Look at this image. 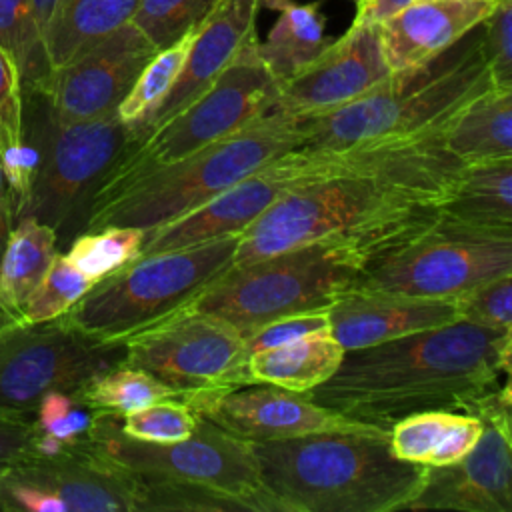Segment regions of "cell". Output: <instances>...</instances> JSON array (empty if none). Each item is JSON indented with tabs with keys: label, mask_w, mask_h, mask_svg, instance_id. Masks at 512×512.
<instances>
[{
	"label": "cell",
	"mask_w": 512,
	"mask_h": 512,
	"mask_svg": "<svg viewBox=\"0 0 512 512\" xmlns=\"http://www.w3.org/2000/svg\"><path fill=\"white\" fill-rule=\"evenodd\" d=\"M198 26H194L174 44L158 50L146 62V66L140 70L138 78L134 80L132 88L116 108V114L120 116V120L128 122L130 126H136L164 100V96L170 92V88L174 86L176 78L184 68V62L194 42Z\"/></svg>",
	"instance_id": "obj_31"
},
{
	"label": "cell",
	"mask_w": 512,
	"mask_h": 512,
	"mask_svg": "<svg viewBox=\"0 0 512 512\" xmlns=\"http://www.w3.org/2000/svg\"><path fill=\"white\" fill-rule=\"evenodd\" d=\"M82 442L138 480L210 486L248 504L250 512H282L260 480L252 444L198 414L192 436L146 442L122 432L120 416L94 412Z\"/></svg>",
	"instance_id": "obj_9"
},
{
	"label": "cell",
	"mask_w": 512,
	"mask_h": 512,
	"mask_svg": "<svg viewBox=\"0 0 512 512\" xmlns=\"http://www.w3.org/2000/svg\"><path fill=\"white\" fill-rule=\"evenodd\" d=\"M72 396L80 406L88 410L106 412L120 418L158 400L182 398L174 388H170L150 372L128 364H120L96 376L94 380L78 388Z\"/></svg>",
	"instance_id": "obj_29"
},
{
	"label": "cell",
	"mask_w": 512,
	"mask_h": 512,
	"mask_svg": "<svg viewBox=\"0 0 512 512\" xmlns=\"http://www.w3.org/2000/svg\"><path fill=\"white\" fill-rule=\"evenodd\" d=\"M492 86L480 24L434 58L390 72L364 96L330 112L300 118V148L338 150L442 136L446 122Z\"/></svg>",
	"instance_id": "obj_5"
},
{
	"label": "cell",
	"mask_w": 512,
	"mask_h": 512,
	"mask_svg": "<svg viewBox=\"0 0 512 512\" xmlns=\"http://www.w3.org/2000/svg\"><path fill=\"white\" fill-rule=\"evenodd\" d=\"M138 504L136 512L154 510H186V512H226V510H250L240 498L200 484L162 482V480H138Z\"/></svg>",
	"instance_id": "obj_34"
},
{
	"label": "cell",
	"mask_w": 512,
	"mask_h": 512,
	"mask_svg": "<svg viewBox=\"0 0 512 512\" xmlns=\"http://www.w3.org/2000/svg\"><path fill=\"white\" fill-rule=\"evenodd\" d=\"M302 144V120L270 110L174 162L124 176H106L88 206L82 232L106 226L158 228Z\"/></svg>",
	"instance_id": "obj_4"
},
{
	"label": "cell",
	"mask_w": 512,
	"mask_h": 512,
	"mask_svg": "<svg viewBox=\"0 0 512 512\" xmlns=\"http://www.w3.org/2000/svg\"><path fill=\"white\" fill-rule=\"evenodd\" d=\"M36 426L32 418H16L0 414V470L32 456Z\"/></svg>",
	"instance_id": "obj_44"
},
{
	"label": "cell",
	"mask_w": 512,
	"mask_h": 512,
	"mask_svg": "<svg viewBox=\"0 0 512 512\" xmlns=\"http://www.w3.org/2000/svg\"><path fill=\"white\" fill-rule=\"evenodd\" d=\"M12 226H14V218L8 210L0 208V260H2V254H4V248H6V242L10 238V232H12Z\"/></svg>",
	"instance_id": "obj_47"
},
{
	"label": "cell",
	"mask_w": 512,
	"mask_h": 512,
	"mask_svg": "<svg viewBox=\"0 0 512 512\" xmlns=\"http://www.w3.org/2000/svg\"><path fill=\"white\" fill-rule=\"evenodd\" d=\"M260 6L278 12L264 42H258V56L270 74L284 82L314 60L332 40L326 36V18L318 2L262 0Z\"/></svg>",
	"instance_id": "obj_28"
},
{
	"label": "cell",
	"mask_w": 512,
	"mask_h": 512,
	"mask_svg": "<svg viewBox=\"0 0 512 512\" xmlns=\"http://www.w3.org/2000/svg\"><path fill=\"white\" fill-rule=\"evenodd\" d=\"M458 320L492 328L512 330V274L492 278L454 296Z\"/></svg>",
	"instance_id": "obj_38"
},
{
	"label": "cell",
	"mask_w": 512,
	"mask_h": 512,
	"mask_svg": "<svg viewBox=\"0 0 512 512\" xmlns=\"http://www.w3.org/2000/svg\"><path fill=\"white\" fill-rule=\"evenodd\" d=\"M30 2H32V14H34V20H36L38 32L42 36L58 0H30Z\"/></svg>",
	"instance_id": "obj_46"
},
{
	"label": "cell",
	"mask_w": 512,
	"mask_h": 512,
	"mask_svg": "<svg viewBox=\"0 0 512 512\" xmlns=\"http://www.w3.org/2000/svg\"><path fill=\"white\" fill-rule=\"evenodd\" d=\"M442 146L460 162L512 158V88H488L442 128Z\"/></svg>",
	"instance_id": "obj_24"
},
{
	"label": "cell",
	"mask_w": 512,
	"mask_h": 512,
	"mask_svg": "<svg viewBox=\"0 0 512 512\" xmlns=\"http://www.w3.org/2000/svg\"><path fill=\"white\" fill-rule=\"evenodd\" d=\"M0 48L14 62L22 88H42L50 64L30 0H0Z\"/></svg>",
	"instance_id": "obj_30"
},
{
	"label": "cell",
	"mask_w": 512,
	"mask_h": 512,
	"mask_svg": "<svg viewBox=\"0 0 512 512\" xmlns=\"http://www.w3.org/2000/svg\"><path fill=\"white\" fill-rule=\"evenodd\" d=\"M318 180H324V174L314 156L306 148H294L240 178L196 210L146 230L140 256L240 234L280 196Z\"/></svg>",
	"instance_id": "obj_14"
},
{
	"label": "cell",
	"mask_w": 512,
	"mask_h": 512,
	"mask_svg": "<svg viewBox=\"0 0 512 512\" xmlns=\"http://www.w3.org/2000/svg\"><path fill=\"white\" fill-rule=\"evenodd\" d=\"M444 220L512 232V158L464 164L438 202Z\"/></svg>",
	"instance_id": "obj_23"
},
{
	"label": "cell",
	"mask_w": 512,
	"mask_h": 512,
	"mask_svg": "<svg viewBox=\"0 0 512 512\" xmlns=\"http://www.w3.org/2000/svg\"><path fill=\"white\" fill-rule=\"evenodd\" d=\"M216 0H138L132 24L162 50L198 26Z\"/></svg>",
	"instance_id": "obj_35"
},
{
	"label": "cell",
	"mask_w": 512,
	"mask_h": 512,
	"mask_svg": "<svg viewBox=\"0 0 512 512\" xmlns=\"http://www.w3.org/2000/svg\"><path fill=\"white\" fill-rule=\"evenodd\" d=\"M8 474L52 492L68 512H136L138 478L92 452L82 438L56 456L32 454Z\"/></svg>",
	"instance_id": "obj_19"
},
{
	"label": "cell",
	"mask_w": 512,
	"mask_h": 512,
	"mask_svg": "<svg viewBox=\"0 0 512 512\" xmlns=\"http://www.w3.org/2000/svg\"><path fill=\"white\" fill-rule=\"evenodd\" d=\"M328 330V310L318 312H306V314H294L284 316L278 320H272L260 328H256L250 336H246V356L264 348L280 346L286 342H292L296 338H302L306 334Z\"/></svg>",
	"instance_id": "obj_40"
},
{
	"label": "cell",
	"mask_w": 512,
	"mask_h": 512,
	"mask_svg": "<svg viewBox=\"0 0 512 512\" xmlns=\"http://www.w3.org/2000/svg\"><path fill=\"white\" fill-rule=\"evenodd\" d=\"M344 358V348L318 330L292 342L248 354L246 370L254 384H274L292 392H308L326 382Z\"/></svg>",
	"instance_id": "obj_25"
},
{
	"label": "cell",
	"mask_w": 512,
	"mask_h": 512,
	"mask_svg": "<svg viewBox=\"0 0 512 512\" xmlns=\"http://www.w3.org/2000/svg\"><path fill=\"white\" fill-rule=\"evenodd\" d=\"M482 40L492 84L512 88V0H498L482 22Z\"/></svg>",
	"instance_id": "obj_39"
},
{
	"label": "cell",
	"mask_w": 512,
	"mask_h": 512,
	"mask_svg": "<svg viewBox=\"0 0 512 512\" xmlns=\"http://www.w3.org/2000/svg\"><path fill=\"white\" fill-rule=\"evenodd\" d=\"M498 0H414L378 24L392 72L418 66L480 26Z\"/></svg>",
	"instance_id": "obj_22"
},
{
	"label": "cell",
	"mask_w": 512,
	"mask_h": 512,
	"mask_svg": "<svg viewBox=\"0 0 512 512\" xmlns=\"http://www.w3.org/2000/svg\"><path fill=\"white\" fill-rule=\"evenodd\" d=\"M360 268L338 248L308 244L248 264H230L192 302L232 324L244 338L294 314L328 310L354 290Z\"/></svg>",
	"instance_id": "obj_8"
},
{
	"label": "cell",
	"mask_w": 512,
	"mask_h": 512,
	"mask_svg": "<svg viewBox=\"0 0 512 512\" xmlns=\"http://www.w3.org/2000/svg\"><path fill=\"white\" fill-rule=\"evenodd\" d=\"M482 430H484V422L478 416L458 412L454 422L450 424L442 444L432 454L428 466H448V464L462 460L474 448V444L480 440Z\"/></svg>",
	"instance_id": "obj_43"
},
{
	"label": "cell",
	"mask_w": 512,
	"mask_h": 512,
	"mask_svg": "<svg viewBox=\"0 0 512 512\" xmlns=\"http://www.w3.org/2000/svg\"><path fill=\"white\" fill-rule=\"evenodd\" d=\"M512 330L464 320L348 350L336 372L304 392L312 402L382 430L424 410L470 414L510 374Z\"/></svg>",
	"instance_id": "obj_1"
},
{
	"label": "cell",
	"mask_w": 512,
	"mask_h": 512,
	"mask_svg": "<svg viewBox=\"0 0 512 512\" xmlns=\"http://www.w3.org/2000/svg\"><path fill=\"white\" fill-rule=\"evenodd\" d=\"M146 230L106 226L78 234L68 244V260L90 280L98 282L142 254Z\"/></svg>",
	"instance_id": "obj_32"
},
{
	"label": "cell",
	"mask_w": 512,
	"mask_h": 512,
	"mask_svg": "<svg viewBox=\"0 0 512 512\" xmlns=\"http://www.w3.org/2000/svg\"><path fill=\"white\" fill-rule=\"evenodd\" d=\"M406 510L512 512L510 432L494 422L474 448L448 466H428L418 496Z\"/></svg>",
	"instance_id": "obj_18"
},
{
	"label": "cell",
	"mask_w": 512,
	"mask_h": 512,
	"mask_svg": "<svg viewBox=\"0 0 512 512\" xmlns=\"http://www.w3.org/2000/svg\"><path fill=\"white\" fill-rule=\"evenodd\" d=\"M0 208L8 210L14 218V212H12V196H10V188L6 184V178H4V170H2V160H0Z\"/></svg>",
	"instance_id": "obj_48"
},
{
	"label": "cell",
	"mask_w": 512,
	"mask_h": 512,
	"mask_svg": "<svg viewBox=\"0 0 512 512\" xmlns=\"http://www.w3.org/2000/svg\"><path fill=\"white\" fill-rule=\"evenodd\" d=\"M58 254L56 232L34 220L18 218L0 260V326L20 322V310Z\"/></svg>",
	"instance_id": "obj_27"
},
{
	"label": "cell",
	"mask_w": 512,
	"mask_h": 512,
	"mask_svg": "<svg viewBox=\"0 0 512 512\" xmlns=\"http://www.w3.org/2000/svg\"><path fill=\"white\" fill-rule=\"evenodd\" d=\"M458 322L454 298L350 290L328 308V330L344 352Z\"/></svg>",
	"instance_id": "obj_21"
},
{
	"label": "cell",
	"mask_w": 512,
	"mask_h": 512,
	"mask_svg": "<svg viewBox=\"0 0 512 512\" xmlns=\"http://www.w3.org/2000/svg\"><path fill=\"white\" fill-rule=\"evenodd\" d=\"M96 282L82 274L66 254H56L40 284L20 310V322H46L64 316Z\"/></svg>",
	"instance_id": "obj_33"
},
{
	"label": "cell",
	"mask_w": 512,
	"mask_h": 512,
	"mask_svg": "<svg viewBox=\"0 0 512 512\" xmlns=\"http://www.w3.org/2000/svg\"><path fill=\"white\" fill-rule=\"evenodd\" d=\"M4 470H6V468H4ZM4 470H0V474H2V472H4ZM0 512H2V508H0Z\"/></svg>",
	"instance_id": "obj_49"
},
{
	"label": "cell",
	"mask_w": 512,
	"mask_h": 512,
	"mask_svg": "<svg viewBox=\"0 0 512 512\" xmlns=\"http://www.w3.org/2000/svg\"><path fill=\"white\" fill-rule=\"evenodd\" d=\"M22 140V86L10 56L0 48V148Z\"/></svg>",
	"instance_id": "obj_41"
},
{
	"label": "cell",
	"mask_w": 512,
	"mask_h": 512,
	"mask_svg": "<svg viewBox=\"0 0 512 512\" xmlns=\"http://www.w3.org/2000/svg\"><path fill=\"white\" fill-rule=\"evenodd\" d=\"M240 234L138 256L98 280L64 318L82 332L126 342L140 330L190 306L234 260Z\"/></svg>",
	"instance_id": "obj_7"
},
{
	"label": "cell",
	"mask_w": 512,
	"mask_h": 512,
	"mask_svg": "<svg viewBox=\"0 0 512 512\" xmlns=\"http://www.w3.org/2000/svg\"><path fill=\"white\" fill-rule=\"evenodd\" d=\"M456 414L452 410H424L396 420L388 432L392 454L400 460L428 466Z\"/></svg>",
	"instance_id": "obj_37"
},
{
	"label": "cell",
	"mask_w": 512,
	"mask_h": 512,
	"mask_svg": "<svg viewBox=\"0 0 512 512\" xmlns=\"http://www.w3.org/2000/svg\"><path fill=\"white\" fill-rule=\"evenodd\" d=\"M186 402L196 414L248 442L378 428L324 408L304 392L274 384H248L224 392L198 394L186 398Z\"/></svg>",
	"instance_id": "obj_17"
},
{
	"label": "cell",
	"mask_w": 512,
	"mask_h": 512,
	"mask_svg": "<svg viewBox=\"0 0 512 512\" xmlns=\"http://www.w3.org/2000/svg\"><path fill=\"white\" fill-rule=\"evenodd\" d=\"M414 0H358L356 2V22H370V24H380L394 12L402 10Z\"/></svg>",
	"instance_id": "obj_45"
},
{
	"label": "cell",
	"mask_w": 512,
	"mask_h": 512,
	"mask_svg": "<svg viewBox=\"0 0 512 512\" xmlns=\"http://www.w3.org/2000/svg\"><path fill=\"white\" fill-rule=\"evenodd\" d=\"M0 508L2 512H68L66 504L48 490L16 480L8 468L0 474Z\"/></svg>",
	"instance_id": "obj_42"
},
{
	"label": "cell",
	"mask_w": 512,
	"mask_h": 512,
	"mask_svg": "<svg viewBox=\"0 0 512 512\" xmlns=\"http://www.w3.org/2000/svg\"><path fill=\"white\" fill-rule=\"evenodd\" d=\"M158 50L132 24H124L68 64L50 70L40 92L62 120L114 114L140 70Z\"/></svg>",
	"instance_id": "obj_15"
},
{
	"label": "cell",
	"mask_w": 512,
	"mask_h": 512,
	"mask_svg": "<svg viewBox=\"0 0 512 512\" xmlns=\"http://www.w3.org/2000/svg\"><path fill=\"white\" fill-rule=\"evenodd\" d=\"M260 2L262 0H216L196 30L174 86L140 124L132 126L134 140L166 122L216 80L240 48L256 36Z\"/></svg>",
	"instance_id": "obj_20"
},
{
	"label": "cell",
	"mask_w": 512,
	"mask_h": 512,
	"mask_svg": "<svg viewBox=\"0 0 512 512\" xmlns=\"http://www.w3.org/2000/svg\"><path fill=\"white\" fill-rule=\"evenodd\" d=\"M138 0H58L42 32L50 70L68 64L84 50L128 24Z\"/></svg>",
	"instance_id": "obj_26"
},
{
	"label": "cell",
	"mask_w": 512,
	"mask_h": 512,
	"mask_svg": "<svg viewBox=\"0 0 512 512\" xmlns=\"http://www.w3.org/2000/svg\"><path fill=\"white\" fill-rule=\"evenodd\" d=\"M282 512H394L418 496L428 466L400 460L388 430L314 432L250 442Z\"/></svg>",
	"instance_id": "obj_3"
},
{
	"label": "cell",
	"mask_w": 512,
	"mask_h": 512,
	"mask_svg": "<svg viewBox=\"0 0 512 512\" xmlns=\"http://www.w3.org/2000/svg\"><path fill=\"white\" fill-rule=\"evenodd\" d=\"M390 72L378 24L352 20L340 38L330 40L314 60L280 82L274 110L298 118L324 114L364 96Z\"/></svg>",
	"instance_id": "obj_16"
},
{
	"label": "cell",
	"mask_w": 512,
	"mask_h": 512,
	"mask_svg": "<svg viewBox=\"0 0 512 512\" xmlns=\"http://www.w3.org/2000/svg\"><path fill=\"white\" fill-rule=\"evenodd\" d=\"M278 88L258 56V36H252L204 92L148 134L132 138L108 176L174 162L240 130L274 110Z\"/></svg>",
	"instance_id": "obj_11"
},
{
	"label": "cell",
	"mask_w": 512,
	"mask_h": 512,
	"mask_svg": "<svg viewBox=\"0 0 512 512\" xmlns=\"http://www.w3.org/2000/svg\"><path fill=\"white\" fill-rule=\"evenodd\" d=\"M124 346V364L150 372L182 400L254 384L244 336L192 304L130 336Z\"/></svg>",
	"instance_id": "obj_13"
},
{
	"label": "cell",
	"mask_w": 512,
	"mask_h": 512,
	"mask_svg": "<svg viewBox=\"0 0 512 512\" xmlns=\"http://www.w3.org/2000/svg\"><path fill=\"white\" fill-rule=\"evenodd\" d=\"M124 360V342L94 338L64 316L4 324L0 326V414L30 418L46 392L74 394Z\"/></svg>",
	"instance_id": "obj_12"
},
{
	"label": "cell",
	"mask_w": 512,
	"mask_h": 512,
	"mask_svg": "<svg viewBox=\"0 0 512 512\" xmlns=\"http://www.w3.org/2000/svg\"><path fill=\"white\" fill-rule=\"evenodd\" d=\"M438 204L372 176L338 174L280 196L238 236L232 264H248L308 244L342 250L360 270L424 232Z\"/></svg>",
	"instance_id": "obj_2"
},
{
	"label": "cell",
	"mask_w": 512,
	"mask_h": 512,
	"mask_svg": "<svg viewBox=\"0 0 512 512\" xmlns=\"http://www.w3.org/2000/svg\"><path fill=\"white\" fill-rule=\"evenodd\" d=\"M198 414L182 398L152 402L120 418L124 434L146 442H178L196 430Z\"/></svg>",
	"instance_id": "obj_36"
},
{
	"label": "cell",
	"mask_w": 512,
	"mask_h": 512,
	"mask_svg": "<svg viewBox=\"0 0 512 512\" xmlns=\"http://www.w3.org/2000/svg\"><path fill=\"white\" fill-rule=\"evenodd\" d=\"M22 128L40 146V162L18 218H34L70 244L84 230L88 206L132 140V126L108 114L88 120H62L44 92L22 88Z\"/></svg>",
	"instance_id": "obj_6"
},
{
	"label": "cell",
	"mask_w": 512,
	"mask_h": 512,
	"mask_svg": "<svg viewBox=\"0 0 512 512\" xmlns=\"http://www.w3.org/2000/svg\"><path fill=\"white\" fill-rule=\"evenodd\" d=\"M506 274H512V232L472 228L438 216L424 232L368 262L354 290L454 298Z\"/></svg>",
	"instance_id": "obj_10"
}]
</instances>
